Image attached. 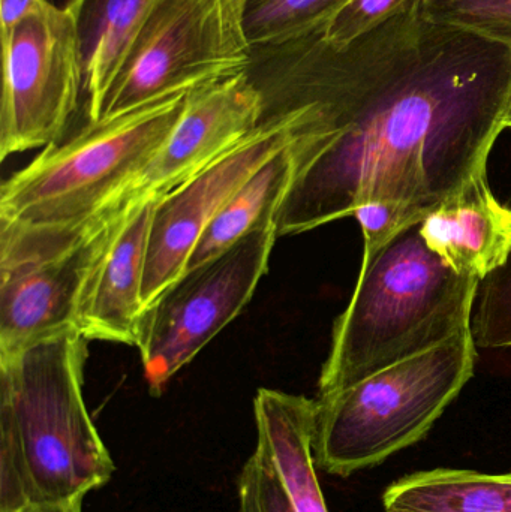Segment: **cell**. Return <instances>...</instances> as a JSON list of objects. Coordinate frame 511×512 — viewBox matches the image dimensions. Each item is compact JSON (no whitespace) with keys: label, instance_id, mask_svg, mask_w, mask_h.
<instances>
[{"label":"cell","instance_id":"6da1fadb","mask_svg":"<svg viewBox=\"0 0 511 512\" xmlns=\"http://www.w3.org/2000/svg\"><path fill=\"white\" fill-rule=\"evenodd\" d=\"M321 32L282 48L266 111L299 113L278 218L293 236L393 201L425 218L486 173L511 104V47L438 23L423 0L345 47Z\"/></svg>","mask_w":511,"mask_h":512},{"label":"cell","instance_id":"7a4b0ae2","mask_svg":"<svg viewBox=\"0 0 511 512\" xmlns=\"http://www.w3.org/2000/svg\"><path fill=\"white\" fill-rule=\"evenodd\" d=\"M87 342L69 328L0 355V512L86 498L113 477L84 402Z\"/></svg>","mask_w":511,"mask_h":512},{"label":"cell","instance_id":"3957f363","mask_svg":"<svg viewBox=\"0 0 511 512\" xmlns=\"http://www.w3.org/2000/svg\"><path fill=\"white\" fill-rule=\"evenodd\" d=\"M480 280L458 273L411 224L363 254L347 309L333 325L318 394L348 387L471 328Z\"/></svg>","mask_w":511,"mask_h":512},{"label":"cell","instance_id":"277c9868","mask_svg":"<svg viewBox=\"0 0 511 512\" xmlns=\"http://www.w3.org/2000/svg\"><path fill=\"white\" fill-rule=\"evenodd\" d=\"M471 328L348 387L318 394L317 468L347 478L422 441L474 376Z\"/></svg>","mask_w":511,"mask_h":512},{"label":"cell","instance_id":"5b68a950","mask_svg":"<svg viewBox=\"0 0 511 512\" xmlns=\"http://www.w3.org/2000/svg\"><path fill=\"white\" fill-rule=\"evenodd\" d=\"M189 92L104 117L66 143L45 147L0 191V221L69 228L98 216L161 149Z\"/></svg>","mask_w":511,"mask_h":512},{"label":"cell","instance_id":"8992f818","mask_svg":"<svg viewBox=\"0 0 511 512\" xmlns=\"http://www.w3.org/2000/svg\"><path fill=\"white\" fill-rule=\"evenodd\" d=\"M128 210L69 228L0 221V355L75 328L87 279Z\"/></svg>","mask_w":511,"mask_h":512},{"label":"cell","instance_id":"52a82bcc","mask_svg":"<svg viewBox=\"0 0 511 512\" xmlns=\"http://www.w3.org/2000/svg\"><path fill=\"white\" fill-rule=\"evenodd\" d=\"M278 237V224L243 237L186 271L144 312L138 349L153 396H161L173 376L245 309Z\"/></svg>","mask_w":511,"mask_h":512},{"label":"cell","instance_id":"ba28073f","mask_svg":"<svg viewBox=\"0 0 511 512\" xmlns=\"http://www.w3.org/2000/svg\"><path fill=\"white\" fill-rule=\"evenodd\" d=\"M252 59L230 35L222 0H161L132 42L98 120L249 71Z\"/></svg>","mask_w":511,"mask_h":512},{"label":"cell","instance_id":"9c48e42d","mask_svg":"<svg viewBox=\"0 0 511 512\" xmlns=\"http://www.w3.org/2000/svg\"><path fill=\"white\" fill-rule=\"evenodd\" d=\"M0 158L59 143L84 89L77 24L48 2L2 35Z\"/></svg>","mask_w":511,"mask_h":512},{"label":"cell","instance_id":"30bf717a","mask_svg":"<svg viewBox=\"0 0 511 512\" xmlns=\"http://www.w3.org/2000/svg\"><path fill=\"white\" fill-rule=\"evenodd\" d=\"M297 119L296 108L266 111L260 126L239 146L156 201L144 267L146 310L185 274L198 242L231 195L291 143Z\"/></svg>","mask_w":511,"mask_h":512},{"label":"cell","instance_id":"8fae6325","mask_svg":"<svg viewBox=\"0 0 511 512\" xmlns=\"http://www.w3.org/2000/svg\"><path fill=\"white\" fill-rule=\"evenodd\" d=\"M264 113L263 92L249 71L191 90L161 149L105 209L125 210L179 188L239 146Z\"/></svg>","mask_w":511,"mask_h":512},{"label":"cell","instance_id":"7c38bea8","mask_svg":"<svg viewBox=\"0 0 511 512\" xmlns=\"http://www.w3.org/2000/svg\"><path fill=\"white\" fill-rule=\"evenodd\" d=\"M158 200L132 206L87 279L75 328L87 340L140 345L144 267Z\"/></svg>","mask_w":511,"mask_h":512},{"label":"cell","instance_id":"4fadbf2b","mask_svg":"<svg viewBox=\"0 0 511 512\" xmlns=\"http://www.w3.org/2000/svg\"><path fill=\"white\" fill-rule=\"evenodd\" d=\"M420 234L453 270L482 282L510 254L511 209L495 197L483 173L429 212Z\"/></svg>","mask_w":511,"mask_h":512},{"label":"cell","instance_id":"5bb4252c","mask_svg":"<svg viewBox=\"0 0 511 512\" xmlns=\"http://www.w3.org/2000/svg\"><path fill=\"white\" fill-rule=\"evenodd\" d=\"M255 453L281 481L294 512H329L317 478L314 432L317 402L261 388L254 400Z\"/></svg>","mask_w":511,"mask_h":512},{"label":"cell","instance_id":"9a60e30c","mask_svg":"<svg viewBox=\"0 0 511 512\" xmlns=\"http://www.w3.org/2000/svg\"><path fill=\"white\" fill-rule=\"evenodd\" d=\"M161 0H69L83 63L87 117L96 122L102 102L132 42Z\"/></svg>","mask_w":511,"mask_h":512},{"label":"cell","instance_id":"2e32d148","mask_svg":"<svg viewBox=\"0 0 511 512\" xmlns=\"http://www.w3.org/2000/svg\"><path fill=\"white\" fill-rule=\"evenodd\" d=\"M290 146L291 143L267 159L231 195L198 242L186 271L216 258L254 231L278 224L279 212L294 179V159Z\"/></svg>","mask_w":511,"mask_h":512},{"label":"cell","instance_id":"e0dca14e","mask_svg":"<svg viewBox=\"0 0 511 512\" xmlns=\"http://www.w3.org/2000/svg\"><path fill=\"white\" fill-rule=\"evenodd\" d=\"M383 504L386 512H511V472H416L393 483Z\"/></svg>","mask_w":511,"mask_h":512},{"label":"cell","instance_id":"ac0fdd59","mask_svg":"<svg viewBox=\"0 0 511 512\" xmlns=\"http://www.w3.org/2000/svg\"><path fill=\"white\" fill-rule=\"evenodd\" d=\"M348 0H246L243 36L255 51L296 44L327 26Z\"/></svg>","mask_w":511,"mask_h":512},{"label":"cell","instance_id":"d6986e66","mask_svg":"<svg viewBox=\"0 0 511 512\" xmlns=\"http://www.w3.org/2000/svg\"><path fill=\"white\" fill-rule=\"evenodd\" d=\"M471 331L480 348H511V251L506 262L480 282Z\"/></svg>","mask_w":511,"mask_h":512},{"label":"cell","instance_id":"ffe728a7","mask_svg":"<svg viewBox=\"0 0 511 512\" xmlns=\"http://www.w3.org/2000/svg\"><path fill=\"white\" fill-rule=\"evenodd\" d=\"M423 6L438 23L511 47V0H423Z\"/></svg>","mask_w":511,"mask_h":512},{"label":"cell","instance_id":"44dd1931","mask_svg":"<svg viewBox=\"0 0 511 512\" xmlns=\"http://www.w3.org/2000/svg\"><path fill=\"white\" fill-rule=\"evenodd\" d=\"M410 0H348L324 27L321 36L330 47L341 48L371 32Z\"/></svg>","mask_w":511,"mask_h":512},{"label":"cell","instance_id":"7402d4cb","mask_svg":"<svg viewBox=\"0 0 511 512\" xmlns=\"http://www.w3.org/2000/svg\"><path fill=\"white\" fill-rule=\"evenodd\" d=\"M239 512H294L293 505L263 457H249L237 478Z\"/></svg>","mask_w":511,"mask_h":512},{"label":"cell","instance_id":"603a6c76","mask_svg":"<svg viewBox=\"0 0 511 512\" xmlns=\"http://www.w3.org/2000/svg\"><path fill=\"white\" fill-rule=\"evenodd\" d=\"M354 216L363 231V240H365L363 254L380 248L402 228L419 224L425 219L408 207L386 200L369 201L360 206Z\"/></svg>","mask_w":511,"mask_h":512},{"label":"cell","instance_id":"cb8c5ba5","mask_svg":"<svg viewBox=\"0 0 511 512\" xmlns=\"http://www.w3.org/2000/svg\"><path fill=\"white\" fill-rule=\"evenodd\" d=\"M48 0H0V33L6 35L20 21L47 5Z\"/></svg>","mask_w":511,"mask_h":512},{"label":"cell","instance_id":"d4e9b609","mask_svg":"<svg viewBox=\"0 0 511 512\" xmlns=\"http://www.w3.org/2000/svg\"><path fill=\"white\" fill-rule=\"evenodd\" d=\"M246 0H222V8H224V17L225 21H227L228 30H230V35L236 39L239 44L245 45L246 48L248 44H246L245 36H243V27H242V18H243V8H245ZM251 50V48H249Z\"/></svg>","mask_w":511,"mask_h":512},{"label":"cell","instance_id":"484cf974","mask_svg":"<svg viewBox=\"0 0 511 512\" xmlns=\"http://www.w3.org/2000/svg\"><path fill=\"white\" fill-rule=\"evenodd\" d=\"M84 498L75 499L72 502L60 505H48V507L29 508L21 512H83Z\"/></svg>","mask_w":511,"mask_h":512},{"label":"cell","instance_id":"4316f807","mask_svg":"<svg viewBox=\"0 0 511 512\" xmlns=\"http://www.w3.org/2000/svg\"><path fill=\"white\" fill-rule=\"evenodd\" d=\"M506 128L511 129V104H510V108H509V113H507Z\"/></svg>","mask_w":511,"mask_h":512}]
</instances>
